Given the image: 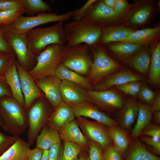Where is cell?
I'll list each match as a JSON object with an SVG mask.
<instances>
[{
  "mask_svg": "<svg viewBox=\"0 0 160 160\" xmlns=\"http://www.w3.org/2000/svg\"><path fill=\"white\" fill-rule=\"evenodd\" d=\"M36 147L49 150L53 145L60 143L61 139L58 130L46 124L36 139Z\"/></svg>",
  "mask_w": 160,
  "mask_h": 160,
  "instance_id": "27",
  "label": "cell"
},
{
  "mask_svg": "<svg viewBox=\"0 0 160 160\" xmlns=\"http://www.w3.org/2000/svg\"><path fill=\"white\" fill-rule=\"evenodd\" d=\"M152 10V6L147 5L138 9L131 16L130 23L135 25H141L145 23L150 16Z\"/></svg>",
  "mask_w": 160,
  "mask_h": 160,
  "instance_id": "36",
  "label": "cell"
},
{
  "mask_svg": "<svg viewBox=\"0 0 160 160\" xmlns=\"http://www.w3.org/2000/svg\"><path fill=\"white\" fill-rule=\"evenodd\" d=\"M109 135L112 143L122 155L125 156L132 139L128 133L119 125L108 127Z\"/></svg>",
  "mask_w": 160,
  "mask_h": 160,
  "instance_id": "26",
  "label": "cell"
},
{
  "mask_svg": "<svg viewBox=\"0 0 160 160\" xmlns=\"http://www.w3.org/2000/svg\"><path fill=\"white\" fill-rule=\"evenodd\" d=\"M151 57L148 49L144 47L129 57L126 61L127 63L139 72L146 74L149 72Z\"/></svg>",
  "mask_w": 160,
  "mask_h": 160,
  "instance_id": "30",
  "label": "cell"
},
{
  "mask_svg": "<svg viewBox=\"0 0 160 160\" xmlns=\"http://www.w3.org/2000/svg\"><path fill=\"white\" fill-rule=\"evenodd\" d=\"M143 46L141 44L132 43H120L108 45L109 49L119 56L129 57L139 51Z\"/></svg>",
  "mask_w": 160,
  "mask_h": 160,
  "instance_id": "32",
  "label": "cell"
},
{
  "mask_svg": "<svg viewBox=\"0 0 160 160\" xmlns=\"http://www.w3.org/2000/svg\"><path fill=\"white\" fill-rule=\"evenodd\" d=\"M74 10L58 15L56 13L41 12L36 15L20 16L15 21L9 24L1 26L3 34L18 35L25 34L36 26L52 22L68 21L72 18Z\"/></svg>",
  "mask_w": 160,
  "mask_h": 160,
  "instance_id": "3",
  "label": "cell"
},
{
  "mask_svg": "<svg viewBox=\"0 0 160 160\" xmlns=\"http://www.w3.org/2000/svg\"><path fill=\"white\" fill-rule=\"evenodd\" d=\"M97 1L87 0L80 8L74 10L72 17L73 20H78L84 18L89 7Z\"/></svg>",
  "mask_w": 160,
  "mask_h": 160,
  "instance_id": "44",
  "label": "cell"
},
{
  "mask_svg": "<svg viewBox=\"0 0 160 160\" xmlns=\"http://www.w3.org/2000/svg\"><path fill=\"white\" fill-rule=\"evenodd\" d=\"M16 64L24 98V107L28 109L33 101L43 95L29 73L18 62H16Z\"/></svg>",
  "mask_w": 160,
  "mask_h": 160,
  "instance_id": "13",
  "label": "cell"
},
{
  "mask_svg": "<svg viewBox=\"0 0 160 160\" xmlns=\"http://www.w3.org/2000/svg\"><path fill=\"white\" fill-rule=\"evenodd\" d=\"M142 135L160 137L159 125L150 123L143 130L140 136Z\"/></svg>",
  "mask_w": 160,
  "mask_h": 160,
  "instance_id": "46",
  "label": "cell"
},
{
  "mask_svg": "<svg viewBox=\"0 0 160 160\" xmlns=\"http://www.w3.org/2000/svg\"><path fill=\"white\" fill-rule=\"evenodd\" d=\"M0 52L14 53L4 37L1 26H0Z\"/></svg>",
  "mask_w": 160,
  "mask_h": 160,
  "instance_id": "49",
  "label": "cell"
},
{
  "mask_svg": "<svg viewBox=\"0 0 160 160\" xmlns=\"http://www.w3.org/2000/svg\"><path fill=\"white\" fill-rule=\"evenodd\" d=\"M76 121L88 141L96 144L103 150L112 143L108 127L83 117L77 116Z\"/></svg>",
  "mask_w": 160,
  "mask_h": 160,
  "instance_id": "9",
  "label": "cell"
},
{
  "mask_svg": "<svg viewBox=\"0 0 160 160\" xmlns=\"http://www.w3.org/2000/svg\"><path fill=\"white\" fill-rule=\"evenodd\" d=\"M88 150L87 160H103V150L96 144L89 141Z\"/></svg>",
  "mask_w": 160,
  "mask_h": 160,
  "instance_id": "40",
  "label": "cell"
},
{
  "mask_svg": "<svg viewBox=\"0 0 160 160\" xmlns=\"http://www.w3.org/2000/svg\"><path fill=\"white\" fill-rule=\"evenodd\" d=\"M23 106L15 100L8 97L0 98V117L3 130L19 137L28 128L27 117Z\"/></svg>",
  "mask_w": 160,
  "mask_h": 160,
  "instance_id": "2",
  "label": "cell"
},
{
  "mask_svg": "<svg viewBox=\"0 0 160 160\" xmlns=\"http://www.w3.org/2000/svg\"><path fill=\"white\" fill-rule=\"evenodd\" d=\"M160 31L159 27L135 30L127 37L119 42L138 43L143 46L147 45L159 36Z\"/></svg>",
  "mask_w": 160,
  "mask_h": 160,
  "instance_id": "24",
  "label": "cell"
},
{
  "mask_svg": "<svg viewBox=\"0 0 160 160\" xmlns=\"http://www.w3.org/2000/svg\"><path fill=\"white\" fill-rule=\"evenodd\" d=\"M27 117V142L33 145L39 132L46 124L49 117L47 105L41 101L36 102L29 109Z\"/></svg>",
  "mask_w": 160,
  "mask_h": 160,
  "instance_id": "8",
  "label": "cell"
},
{
  "mask_svg": "<svg viewBox=\"0 0 160 160\" xmlns=\"http://www.w3.org/2000/svg\"><path fill=\"white\" fill-rule=\"evenodd\" d=\"M2 126H3V125H2V122L1 120V119L0 117V127L2 128Z\"/></svg>",
  "mask_w": 160,
  "mask_h": 160,
  "instance_id": "57",
  "label": "cell"
},
{
  "mask_svg": "<svg viewBox=\"0 0 160 160\" xmlns=\"http://www.w3.org/2000/svg\"><path fill=\"white\" fill-rule=\"evenodd\" d=\"M135 30L132 28L121 25H108L101 28V35L97 44H104L111 42H119Z\"/></svg>",
  "mask_w": 160,
  "mask_h": 160,
  "instance_id": "21",
  "label": "cell"
},
{
  "mask_svg": "<svg viewBox=\"0 0 160 160\" xmlns=\"http://www.w3.org/2000/svg\"><path fill=\"white\" fill-rule=\"evenodd\" d=\"M137 96L140 102L150 105L153 103L156 94L146 85L142 84Z\"/></svg>",
  "mask_w": 160,
  "mask_h": 160,
  "instance_id": "38",
  "label": "cell"
},
{
  "mask_svg": "<svg viewBox=\"0 0 160 160\" xmlns=\"http://www.w3.org/2000/svg\"><path fill=\"white\" fill-rule=\"evenodd\" d=\"M19 137L7 135L0 130V156L10 148Z\"/></svg>",
  "mask_w": 160,
  "mask_h": 160,
  "instance_id": "43",
  "label": "cell"
},
{
  "mask_svg": "<svg viewBox=\"0 0 160 160\" xmlns=\"http://www.w3.org/2000/svg\"><path fill=\"white\" fill-rule=\"evenodd\" d=\"M55 75L61 81L66 80L75 83L87 90L94 89V86L88 78L67 68L60 64L56 70Z\"/></svg>",
  "mask_w": 160,
  "mask_h": 160,
  "instance_id": "29",
  "label": "cell"
},
{
  "mask_svg": "<svg viewBox=\"0 0 160 160\" xmlns=\"http://www.w3.org/2000/svg\"><path fill=\"white\" fill-rule=\"evenodd\" d=\"M87 155L84 153L81 154L78 160H87Z\"/></svg>",
  "mask_w": 160,
  "mask_h": 160,
  "instance_id": "56",
  "label": "cell"
},
{
  "mask_svg": "<svg viewBox=\"0 0 160 160\" xmlns=\"http://www.w3.org/2000/svg\"><path fill=\"white\" fill-rule=\"evenodd\" d=\"M24 13V9L20 8H14L0 11V26L14 22Z\"/></svg>",
  "mask_w": 160,
  "mask_h": 160,
  "instance_id": "35",
  "label": "cell"
},
{
  "mask_svg": "<svg viewBox=\"0 0 160 160\" xmlns=\"http://www.w3.org/2000/svg\"><path fill=\"white\" fill-rule=\"evenodd\" d=\"M4 74H0V98L10 95V92L6 84Z\"/></svg>",
  "mask_w": 160,
  "mask_h": 160,
  "instance_id": "51",
  "label": "cell"
},
{
  "mask_svg": "<svg viewBox=\"0 0 160 160\" xmlns=\"http://www.w3.org/2000/svg\"><path fill=\"white\" fill-rule=\"evenodd\" d=\"M30 146L27 142L20 138L0 156V160H27Z\"/></svg>",
  "mask_w": 160,
  "mask_h": 160,
  "instance_id": "28",
  "label": "cell"
},
{
  "mask_svg": "<svg viewBox=\"0 0 160 160\" xmlns=\"http://www.w3.org/2000/svg\"><path fill=\"white\" fill-rule=\"evenodd\" d=\"M25 13L33 16L40 12H51L52 9L49 4L42 0H20Z\"/></svg>",
  "mask_w": 160,
  "mask_h": 160,
  "instance_id": "33",
  "label": "cell"
},
{
  "mask_svg": "<svg viewBox=\"0 0 160 160\" xmlns=\"http://www.w3.org/2000/svg\"><path fill=\"white\" fill-rule=\"evenodd\" d=\"M128 4L124 0H116L113 9L119 16L124 12L128 8Z\"/></svg>",
  "mask_w": 160,
  "mask_h": 160,
  "instance_id": "48",
  "label": "cell"
},
{
  "mask_svg": "<svg viewBox=\"0 0 160 160\" xmlns=\"http://www.w3.org/2000/svg\"><path fill=\"white\" fill-rule=\"evenodd\" d=\"M63 142L62 160H78L84 149L75 143L65 141Z\"/></svg>",
  "mask_w": 160,
  "mask_h": 160,
  "instance_id": "34",
  "label": "cell"
},
{
  "mask_svg": "<svg viewBox=\"0 0 160 160\" xmlns=\"http://www.w3.org/2000/svg\"><path fill=\"white\" fill-rule=\"evenodd\" d=\"M138 105L136 122L130 135L132 139L138 138L144 129L151 123L153 118V112L150 105L140 101L138 102Z\"/></svg>",
  "mask_w": 160,
  "mask_h": 160,
  "instance_id": "23",
  "label": "cell"
},
{
  "mask_svg": "<svg viewBox=\"0 0 160 160\" xmlns=\"http://www.w3.org/2000/svg\"><path fill=\"white\" fill-rule=\"evenodd\" d=\"M63 22H57L49 27L33 29L25 35L32 55L36 57L48 46L52 44L64 45L67 42Z\"/></svg>",
  "mask_w": 160,
  "mask_h": 160,
  "instance_id": "1",
  "label": "cell"
},
{
  "mask_svg": "<svg viewBox=\"0 0 160 160\" xmlns=\"http://www.w3.org/2000/svg\"><path fill=\"white\" fill-rule=\"evenodd\" d=\"M14 53L0 52V74H3L7 69L15 61Z\"/></svg>",
  "mask_w": 160,
  "mask_h": 160,
  "instance_id": "41",
  "label": "cell"
},
{
  "mask_svg": "<svg viewBox=\"0 0 160 160\" xmlns=\"http://www.w3.org/2000/svg\"><path fill=\"white\" fill-rule=\"evenodd\" d=\"M43 152V150L36 147L31 149L27 160H41Z\"/></svg>",
  "mask_w": 160,
  "mask_h": 160,
  "instance_id": "50",
  "label": "cell"
},
{
  "mask_svg": "<svg viewBox=\"0 0 160 160\" xmlns=\"http://www.w3.org/2000/svg\"><path fill=\"white\" fill-rule=\"evenodd\" d=\"M65 46L56 44L50 45L36 57V65L28 73L34 80L47 76H55Z\"/></svg>",
  "mask_w": 160,
  "mask_h": 160,
  "instance_id": "7",
  "label": "cell"
},
{
  "mask_svg": "<svg viewBox=\"0 0 160 160\" xmlns=\"http://www.w3.org/2000/svg\"><path fill=\"white\" fill-rule=\"evenodd\" d=\"M3 34L21 65L25 69L30 66L34 57L32 55L29 49L25 34Z\"/></svg>",
  "mask_w": 160,
  "mask_h": 160,
  "instance_id": "15",
  "label": "cell"
},
{
  "mask_svg": "<svg viewBox=\"0 0 160 160\" xmlns=\"http://www.w3.org/2000/svg\"><path fill=\"white\" fill-rule=\"evenodd\" d=\"M138 138L146 144L148 147L146 148L150 152L155 155H160V137L142 135Z\"/></svg>",
  "mask_w": 160,
  "mask_h": 160,
  "instance_id": "37",
  "label": "cell"
},
{
  "mask_svg": "<svg viewBox=\"0 0 160 160\" xmlns=\"http://www.w3.org/2000/svg\"><path fill=\"white\" fill-rule=\"evenodd\" d=\"M132 140L125 160H160V157L148 150L138 138Z\"/></svg>",
  "mask_w": 160,
  "mask_h": 160,
  "instance_id": "25",
  "label": "cell"
},
{
  "mask_svg": "<svg viewBox=\"0 0 160 160\" xmlns=\"http://www.w3.org/2000/svg\"><path fill=\"white\" fill-rule=\"evenodd\" d=\"M154 121L156 124L159 125L160 124V110L153 113Z\"/></svg>",
  "mask_w": 160,
  "mask_h": 160,
  "instance_id": "53",
  "label": "cell"
},
{
  "mask_svg": "<svg viewBox=\"0 0 160 160\" xmlns=\"http://www.w3.org/2000/svg\"><path fill=\"white\" fill-rule=\"evenodd\" d=\"M87 93L89 102L108 112H119L124 104L122 97L113 89L102 91L87 90Z\"/></svg>",
  "mask_w": 160,
  "mask_h": 160,
  "instance_id": "10",
  "label": "cell"
},
{
  "mask_svg": "<svg viewBox=\"0 0 160 160\" xmlns=\"http://www.w3.org/2000/svg\"><path fill=\"white\" fill-rule=\"evenodd\" d=\"M103 160H122L123 156L111 143L103 150Z\"/></svg>",
  "mask_w": 160,
  "mask_h": 160,
  "instance_id": "42",
  "label": "cell"
},
{
  "mask_svg": "<svg viewBox=\"0 0 160 160\" xmlns=\"http://www.w3.org/2000/svg\"><path fill=\"white\" fill-rule=\"evenodd\" d=\"M141 83L139 81H132L116 87L119 90L132 96L137 95L140 90Z\"/></svg>",
  "mask_w": 160,
  "mask_h": 160,
  "instance_id": "39",
  "label": "cell"
},
{
  "mask_svg": "<svg viewBox=\"0 0 160 160\" xmlns=\"http://www.w3.org/2000/svg\"><path fill=\"white\" fill-rule=\"evenodd\" d=\"M4 76L6 83L11 88L13 99L24 107V98L15 61L7 69Z\"/></svg>",
  "mask_w": 160,
  "mask_h": 160,
  "instance_id": "22",
  "label": "cell"
},
{
  "mask_svg": "<svg viewBox=\"0 0 160 160\" xmlns=\"http://www.w3.org/2000/svg\"><path fill=\"white\" fill-rule=\"evenodd\" d=\"M14 8H22L20 0H0V11Z\"/></svg>",
  "mask_w": 160,
  "mask_h": 160,
  "instance_id": "47",
  "label": "cell"
},
{
  "mask_svg": "<svg viewBox=\"0 0 160 160\" xmlns=\"http://www.w3.org/2000/svg\"><path fill=\"white\" fill-rule=\"evenodd\" d=\"M138 111V102L130 99L125 102L123 108L119 111L117 121L119 126L129 133L136 121Z\"/></svg>",
  "mask_w": 160,
  "mask_h": 160,
  "instance_id": "18",
  "label": "cell"
},
{
  "mask_svg": "<svg viewBox=\"0 0 160 160\" xmlns=\"http://www.w3.org/2000/svg\"><path fill=\"white\" fill-rule=\"evenodd\" d=\"M75 117L71 107L63 101L55 108L46 124L58 130L73 120Z\"/></svg>",
  "mask_w": 160,
  "mask_h": 160,
  "instance_id": "20",
  "label": "cell"
},
{
  "mask_svg": "<svg viewBox=\"0 0 160 160\" xmlns=\"http://www.w3.org/2000/svg\"><path fill=\"white\" fill-rule=\"evenodd\" d=\"M61 140L72 142L88 150L89 141L80 130L76 121L73 120L57 130Z\"/></svg>",
  "mask_w": 160,
  "mask_h": 160,
  "instance_id": "19",
  "label": "cell"
},
{
  "mask_svg": "<svg viewBox=\"0 0 160 160\" xmlns=\"http://www.w3.org/2000/svg\"><path fill=\"white\" fill-rule=\"evenodd\" d=\"M143 79L142 76L122 68L95 84L93 90L97 91L105 90L113 86L116 87L132 81H140Z\"/></svg>",
  "mask_w": 160,
  "mask_h": 160,
  "instance_id": "14",
  "label": "cell"
},
{
  "mask_svg": "<svg viewBox=\"0 0 160 160\" xmlns=\"http://www.w3.org/2000/svg\"><path fill=\"white\" fill-rule=\"evenodd\" d=\"M113 9L106 6L103 0L97 1L89 8L84 18L102 28L119 17Z\"/></svg>",
  "mask_w": 160,
  "mask_h": 160,
  "instance_id": "12",
  "label": "cell"
},
{
  "mask_svg": "<svg viewBox=\"0 0 160 160\" xmlns=\"http://www.w3.org/2000/svg\"><path fill=\"white\" fill-rule=\"evenodd\" d=\"M67 47L85 44H97L101 35V28L84 18L70 21L63 25Z\"/></svg>",
  "mask_w": 160,
  "mask_h": 160,
  "instance_id": "4",
  "label": "cell"
},
{
  "mask_svg": "<svg viewBox=\"0 0 160 160\" xmlns=\"http://www.w3.org/2000/svg\"><path fill=\"white\" fill-rule=\"evenodd\" d=\"M36 80L38 87L55 108L63 102L60 90L61 80L58 77L55 76H49Z\"/></svg>",
  "mask_w": 160,
  "mask_h": 160,
  "instance_id": "16",
  "label": "cell"
},
{
  "mask_svg": "<svg viewBox=\"0 0 160 160\" xmlns=\"http://www.w3.org/2000/svg\"><path fill=\"white\" fill-rule=\"evenodd\" d=\"M90 50V46L85 44L65 46L62 50L60 64L81 75L89 73L93 62L89 54Z\"/></svg>",
  "mask_w": 160,
  "mask_h": 160,
  "instance_id": "5",
  "label": "cell"
},
{
  "mask_svg": "<svg viewBox=\"0 0 160 160\" xmlns=\"http://www.w3.org/2000/svg\"><path fill=\"white\" fill-rule=\"evenodd\" d=\"M48 152L49 150H45L44 151L41 160H48Z\"/></svg>",
  "mask_w": 160,
  "mask_h": 160,
  "instance_id": "55",
  "label": "cell"
},
{
  "mask_svg": "<svg viewBox=\"0 0 160 160\" xmlns=\"http://www.w3.org/2000/svg\"><path fill=\"white\" fill-rule=\"evenodd\" d=\"M63 148L60 143L56 144L49 150L48 160H62Z\"/></svg>",
  "mask_w": 160,
  "mask_h": 160,
  "instance_id": "45",
  "label": "cell"
},
{
  "mask_svg": "<svg viewBox=\"0 0 160 160\" xmlns=\"http://www.w3.org/2000/svg\"><path fill=\"white\" fill-rule=\"evenodd\" d=\"M104 4L108 7L113 9L116 0H103Z\"/></svg>",
  "mask_w": 160,
  "mask_h": 160,
  "instance_id": "54",
  "label": "cell"
},
{
  "mask_svg": "<svg viewBox=\"0 0 160 160\" xmlns=\"http://www.w3.org/2000/svg\"><path fill=\"white\" fill-rule=\"evenodd\" d=\"M89 46L94 59L87 78L92 85L96 84L107 76L122 68L101 46L97 44Z\"/></svg>",
  "mask_w": 160,
  "mask_h": 160,
  "instance_id": "6",
  "label": "cell"
},
{
  "mask_svg": "<svg viewBox=\"0 0 160 160\" xmlns=\"http://www.w3.org/2000/svg\"><path fill=\"white\" fill-rule=\"evenodd\" d=\"M68 105L72 108L75 116L89 118L108 127L119 125L116 120L100 111L90 102L84 101Z\"/></svg>",
  "mask_w": 160,
  "mask_h": 160,
  "instance_id": "11",
  "label": "cell"
},
{
  "mask_svg": "<svg viewBox=\"0 0 160 160\" xmlns=\"http://www.w3.org/2000/svg\"><path fill=\"white\" fill-rule=\"evenodd\" d=\"M151 111L153 113L160 110V94L158 92L156 94L154 100L152 104L150 106Z\"/></svg>",
  "mask_w": 160,
  "mask_h": 160,
  "instance_id": "52",
  "label": "cell"
},
{
  "mask_svg": "<svg viewBox=\"0 0 160 160\" xmlns=\"http://www.w3.org/2000/svg\"><path fill=\"white\" fill-rule=\"evenodd\" d=\"M148 81L151 85L160 82V44L158 43L153 48L151 53Z\"/></svg>",
  "mask_w": 160,
  "mask_h": 160,
  "instance_id": "31",
  "label": "cell"
},
{
  "mask_svg": "<svg viewBox=\"0 0 160 160\" xmlns=\"http://www.w3.org/2000/svg\"><path fill=\"white\" fill-rule=\"evenodd\" d=\"M60 90L63 101L68 104L88 101L87 89L75 83L62 80Z\"/></svg>",
  "mask_w": 160,
  "mask_h": 160,
  "instance_id": "17",
  "label": "cell"
}]
</instances>
